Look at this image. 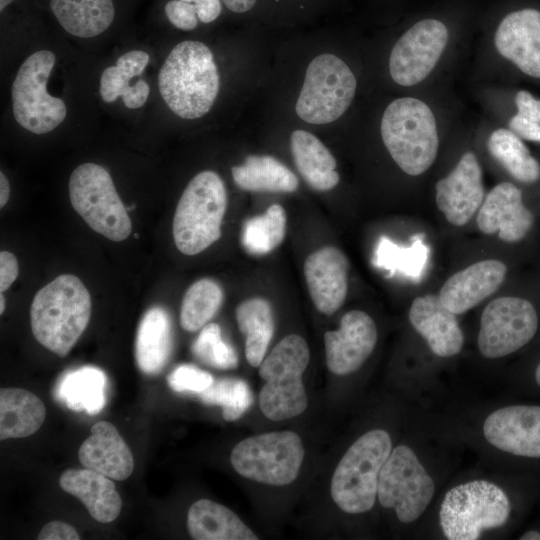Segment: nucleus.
Wrapping results in <instances>:
<instances>
[{"label": "nucleus", "mask_w": 540, "mask_h": 540, "mask_svg": "<svg viewBox=\"0 0 540 540\" xmlns=\"http://www.w3.org/2000/svg\"><path fill=\"white\" fill-rule=\"evenodd\" d=\"M158 87L169 109L183 119H197L212 108L220 77L210 48L196 40L178 43L158 74Z\"/></svg>", "instance_id": "nucleus-1"}, {"label": "nucleus", "mask_w": 540, "mask_h": 540, "mask_svg": "<svg viewBox=\"0 0 540 540\" xmlns=\"http://www.w3.org/2000/svg\"><path fill=\"white\" fill-rule=\"evenodd\" d=\"M90 315L87 288L78 277L63 274L34 296L30 308L32 332L41 345L64 357L85 331Z\"/></svg>", "instance_id": "nucleus-2"}, {"label": "nucleus", "mask_w": 540, "mask_h": 540, "mask_svg": "<svg viewBox=\"0 0 540 540\" xmlns=\"http://www.w3.org/2000/svg\"><path fill=\"white\" fill-rule=\"evenodd\" d=\"M380 130L386 149L406 174L418 176L435 161L436 120L423 101L411 97L392 101L383 113Z\"/></svg>", "instance_id": "nucleus-3"}, {"label": "nucleus", "mask_w": 540, "mask_h": 540, "mask_svg": "<svg viewBox=\"0 0 540 540\" xmlns=\"http://www.w3.org/2000/svg\"><path fill=\"white\" fill-rule=\"evenodd\" d=\"M391 450L390 434L383 429L365 432L348 448L330 486L331 497L343 512L362 514L373 508L380 470Z\"/></svg>", "instance_id": "nucleus-4"}, {"label": "nucleus", "mask_w": 540, "mask_h": 540, "mask_svg": "<svg viewBox=\"0 0 540 540\" xmlns=\"http://www.w3.org/2000/svg\"><path fill=\"white\" fill-rule=\"evenodd\" d=\"M226 208L227 192L221 177L211 170L196 174L184 189L173 218L178 250L195 255L216 242Z\"/></svg>", "instance_id": "nucleus-5"}, {"label": "nucleus", "mask_w": 540, "mask_h": 540, "mask_svg": "<svg viewBox=\"0 0 540 540\" xmlns=\"http://www.w3.org/2000/svg\"><path fill=\"white\" fill-rule=\"evenodd\" d=\"M310 360L306 341L297 334L285 336L259 365L265 381L259 395L260 409L272 421L300 415L308 405L302 375Z\"/></svg>", "instance_id": "nucleus-6"}, {"label": "nucleus", "mask_w": 540, "mask_h": 540, "mask_svg": "<svg viewBox=\"0 0 540 540\" xmlns=\"http://www.w3.org/2000/svg\"><path fill=\"white\" fill-rule=\"evenodd\" d=\"M509 498L497 484L483 479L449 489L440 505L439 523L448 540H475L486 530L506 524Z\"/></svg>", "instance_id": "nucleus-7"}, {"label": "nucleus", "mask_w": 540, "mask_h": 540, "mask_svg": "<svg viewBox=\"0 0 540 540\" xmlns=\"http://www.w3.org/2000/svg\"><path fill=\"white\" fill-rule=\"evenodd\" d=\"M69 197L74 210L95 232L115 242L130 235L127 208L101 165L84 163L76 167L69 179Z\"/></svg>", "instance_id": "nucleus-8"}, {"label": "nucleus", "mask_w": 540, "mask_h": 540, "mask_svg": "<svg viewBox=\"0 0 540 540\" xmlns=\"http://www.w3.org/2000/svg\"><path fill=\"white\" fill-rule=\"evenodd\" d=\"M356 78L338 56L323 53L309 63L295 104L296 114L310 124H328L339 119L355 96Z\"/></svg>", "instance_id": "nucleus-9"}, {"label": "nucleus", "mask_w": 540, "mask_h": 540, "mask_svg": "<svg viewBox=\"0 0 540 540\" xmlns=\"http://www.w3.org/2000/svg\"><path fill=\"white\" fill-rule=\"evenodd\" d=\"M301 438L293 431H275L248 437L232 450L230 461L244 478L285 486L298 476L304 459Z\"/></svg>", "instance_id": "nucleus-10"}, {"label": "nucleus", "mask_w": 540, "mask_h": 540, "mask_svg": "<svg viewBox=\"0 0 540 540\" xmlns=\"http://www.w3.org/2000/svg\"><path fill=\"white\" fill-rule=\"evenodd\" d=\"M435 494V483L416 452L408 445L392 448L378 479L377 499L392 509L401 523L418 520Z\"/></svg>", "instance_id": "nucleus-11"}, {"label": "nucleus", "mask_w": 540, "mask_h": 540, "mask_svg": "<svg viewBox=\"0 0 540 540\" xmlns=\"http://www.w3.org/2000/svg\"><path fill=\"white\" fill-rule=\"evenodd\" d=\"M56 61L49 50L31 54L20 66L11 87L12 111L16 122L34 134H45L66 118L64 101L47 92L46 86Z\"/></svg>", "instance_id": "nucleus-12"}, {"label": "nucleus", "mask_w": 540, "mask_h": 540, "mask_svg": "<svg viewBox=\"0 0 540 540\" xmlns=\"http://www.w3.org/2000/svg\"><path fill=\"white\" fill-rule=\"evenodd\" d=\"M537 328V312L528 300L498 297L482 312L477 337L479 352L488 359L505 357L528 344Z\"/></svg>", "instance_id": "nucleus-13"}, {"label": "nucleus", "mask_w": 540, "mask_h": 540, "mask_svg": "<svg viewBox=\"0 0 540 540\" xmlns=\"http://www.w3.org/2000/svg\"><path fill=\"white\" fill-rule=\"evenodd\" d=\"M449 38L447 26L426 18L412 25L397 40L389 57V72L401 86L424 80L441 57Z\"/></svg>", "instance_id": "nucleus-14"}, {"label": "nucleus", "mask_w": 540, "mask_h": 540, "mask_svg": "<svg viewBox=\"0 0 540 540\" xmlns=\"http://www.w3.org/2000/svg\"><path fill=\"white\" fill-rule=\"evenodd\" d=\"M482 434L502 452L540 458V406L512 405L496 409L484 419Z\"/></svg>", "instance_id": "nucleus-15"}, {"label": "nucleus", "mask_w": 540, "mask_h": 540, "mask_svg": "<svg viewBox=\"0 0 540 540\" xmlns=\"http://www.w3.org/2000/svg\"><path fill=\"white\" fill-rule=\"evenodd\" d=\"M377 337L376 324L366 312L345 313L339 328L324 334L328 369L340 376L355 372L373 352Z\"/></svg>", "instance_id": "nucleus-16"}, {"label": "nucleus", "mask_w": 540, "mask_h": 540, "mask_svg": "<svg viewBox=\"0 0 540 540\" xmlns=\"http://www.w3.org/2000/svg\"><path fill=\"white\" fill-rule=\"evenodd\" d=\"M436 204L447 221L467 224L485 198L482 170L475 154L464 153L451 173L436 183Z\"/></svg>", "instance_id": "nucleus-17"}, {"label": "nucleus", "mask_w": 540, "mask_h": 540, "mask_svg": "<svg viewBox=\"0 0 540 540\" xmlns=\"http://www.w3.org/2000/svg\"><path fill=\"white\" fill-rule=\"evenodd\" d=\"M494 43L523 73L540 78V9L527 6L508 12L498 24Z\"/></svg>", "instance_id": "nucleus-18"}, {"label": "nucleus", "mask_w": 540, "mask_h": 540, "mask_svg": "<svg viewBox=\"0 0 540 540\" xmlns=\"http://www.w3.org/2000/svg\"><path fill=\"white\" fill-rule=\"evenodd\" d=\"M476 221L484 234L497 233L501 240L515 243L528 234L534 216L523 204L521 190L510 182H502L485 196Z\"/></svg>", "instance_id": "nucleus-19"}, {"label": "nucleus", "mask_w": 540, "mask_h": 540, "mask_svg": "<svg viewBox=\"0 0 540 540\" xmlns=\"http://www.w3.org/2000/svg\"><path fill=\"white\" fill-rule=\"evenodd\" d=\"M303 269L315 308L325 315L335 313L348 291L349 263L345 254L333 246L322 247L306 258Z\"/></svg>", "instance_id": "nucleus-20"}, {"label": "nucleus", "mask_w": 540, "mask_h": 540, "mask_svg": "<svg viewBox=\"0 0 540 540\" xmlns=\"http://www.w3.org/2000/svg\"><path fill=\"white\" fill-rule=\"evenodd\" d=\"M506 274L507 267L500 260L478 261L450 276L438 297L451 312L463 314L494 294Z\"/></svg>", "instance_id": "nucleus-21"}, {"label": "nucleus", "mask_w": 540, "mask_h": 540, "mask_svg": "<svg viewBox=\"0 0 540 540\" xmlns=\"http://www.w3.org/2000/svg\"><path fill=\"white\" fill-rule=\"evenodd\" d=\"M408 318L436 356L448 358L462 350L464 335L456 314L441 303L438 295L426 294L415 298Z\"/></svg>", "instance_id": "nucleus-22"}, {"label": "nucleus", "mask_w": 540, "mask_h": 540, "mask_svg": "<svg viewBox=\"0 0 540 540\" xmlns=\"http://www.w3.org/2000/svg\"><path fill=\"white\" fill-rule=\"evenodd\" d=\"M78 459L83 467L99 472L110 479L122 481L133 472L132 452L116 427L99 421L81 444Z\"/></svg>", "instance_id": "nucleus-23"}, {"label": "nucleus", "mask_w": 540, "mask_h": 540, "mask_svg": "<svg viewBox=\"0 0 540 540\" xmlns=\"http://www.w3.org/2000/svg\"><path fill=\"white\" fill-rule=\"evenodd\" d=\"M62 490L77 497L93 519L101 523L115 520L122 508L121 497L109 477L94 470L68 469L60 476Z\"/></svg>", "instance_id": "nucleus-24"}, {"label": "nucleus", "mask_w": 540, "mask_h": 540, "mask_svg": "<svg viewBox=\"0 0 540 540\" xmlns=\"http://www.w3.org/2000/svg\"><path fill=\"white\" fill-rule=\"evenodd\" d=\"M149 62V55L142 50H132L121 55L115 66L107 67L100 78V96L106 103L122 97L129 109L142 107L148 99L150 88L145 80L130 84V79L140 75Z\"/></svg>", "instance_id": "nucleus-25"}, {"label": "nucleus", "mask_w": 540, "mask_h": 540, "mask_svg": "<svg viewBox=\"0 0 540 540\" xmlns=\"http://www.w3.org/2000/svg\"><path fill=\"white\" fill-rule=\"evenodd\" d=\"M290 148L298 172L311 188L328 191L339 183L336 160L315 135L302 129L294 130Z\"/></svg>", "instance_id": "nucleus-26"}, {"label": "nucleus", "mask_w": 540, "mask_h": 540, "mask_svg": "<svg viewBox=\"0 0 540 540\" xmlns=\"http://www.w3.org/2000/svg\"><path fill=\"white\" fill-rule=\"evenodd\" d=\"M172 351V328L165 309L155 306L143 315L137 330L135 358L138 368L155 375L167 364Z\"/></svg>", "instance_id": "nucleus-27"}, {"label": "nucleus", "mask_w": 540, "mask_h": 540, "mask_svg": "<svg viewBox=\"0 0 540 540\" xmlns=\"http://www.w3.org/2000/svg\"><path fill=\"white\" fill-rule=\"evenodd\" d=\"M187 528L195 540L259 539L232 510L209 499H200L190 506Z\"/></svg>", "instance_id": "nucleus-28"}, {"label": "nucleus", "mask_w": 540, "mask_h": 540, "mask_svg": "<svg viewBox=\"0 0 540 540\" xmlns=\"http://www.w3.org/2000/svg\"><path fill=\"white\" fill-rule=\"evenodd\" d=\"M49 6L62 28L80 38L102 34L115 18L113 0H50Z\"/></svg>", "instance_id": "nucleus-29"}, {"label": "nucleus", "mask_w": 540, "mask_h": 540, "mask_svg": "<svg viewBox=\"0 0 540 540\" xmlns=\"http://www.w3.org/2000/svg\"><path fill=\"white\" fill-rule=\"evenodd\" d=\"M45 415V406L34 393L22 388L0 390V440L34 434Z\"/></svg>", "instance_id": "nucleus-30"}, {"label": "nucleus", "mask_w": 540, "mask_h": 540, "mask_svg": "<svg viewBox=\"0 0 540 540\" xmlns=\"http://www.w3.org/2000/svg\"><path fill=\"white\" fill-rule=\"evenodd\" d=\"M235 184L247 191L291 193L297 190V176L283 163L268 155H250L242 165L233 166Z\"/></svg>", "instance_id": "nucleus-31"}, {"label": "nucleus", "mask_w": 540, "mask_h": 540, "mask_svg": "<svg viewBox=\"0 0 540 540\" xmlns=\"http://www.w3.org/2000/svg\"><path fill=\"white\" fill-rule=\"evenodd\" d=\"M236 321L245 336V355L252 367H259L274 334V316L270 303L261 297L241 302L235 311Z\"/></svg>", "instance_id": "nucleus-32"}, {"label": "nucleus", "mask_w": 540, "mask_h": 540, "mask_svg": "<svg viewBox=\"0 0 540 540\" xmlns=\"http://www.w3.org/2000/svg\"><path fill=\"white\" fill-rule=\"evenodd\" d=\"M105 385V374L96 367L86 366L67 373L58 385L57 394L68 408L94 415L105 404Z\"/></svg>", "instance_id": "nucleus-33"}, {"label": "nucleus", "mask_w": 540, "mask_h": 540, "mask_svg": "<svg viewBox=\"0 0 540 540\" xmlns=\"http://www.w3.org/2000/svg\"><path fill=\"white\" fill-rule=\"evenodd\" d=\"M490 154L516 180L533 183L540 177V165L513 131L500 128L492 132L487 142Z\"/></svg>", "instance_id": "nucleus-34"}, {"label": "nucleus", "mask_w": 540, "mask_h": 540, "mask_svg": "<svg viewBox=\"0 0 540 540\" xmlns=\"http://www.w3.org/2000/svg\"><path fill=\"white\" fill-rule=\"evenodd\" d=\"M221 287L208 278L194 282L186 291L180 309V325L189 332L202 329L219 310Z\"/></svg>", "instance_id": "nucleus-35"}, {"label": "nucleus", "mask_w": 540, "mask_h": 540, "mask_svg": "<svg viewBox=\"0 0 540 540\" xmlns=\"http://www.w3.org/2000/svg\"><path fill=\"white\" fill-rule=\"evenodd\" d=\"M286 233V214L283 207L273 204L266 211L245 221L242 244L254 255H265L283 241Z\"/></svg>", "instance_id": "nucleus-36"}, {"label": "nucleus", "mask_w": 540, "mask_h": 540, "mask_svg": "<svg viewBox=\"0 0 540 540\" xmlns=\"http://www.w3.org/2000/svg\"><path fill=\"white\" fill-rule=\"evenodd\" d=\"M198 397L206 405L221 406L222 416L229 422L239 419L253 403L249 385L238 378L214 380Z\"/></svg>", "instance_id": "nucleus-37"}, {"label": "nucleus", "mask_w": 540, "mask_h": 540, "mask_svg": "<svg viewBox=\"0 0 540 540\" xmlns=\"http://www.w3.org/2000/svg\"><path fill=\"white\" fill-rule=\"evenodd\" d=\"M426 257L425 245L418 239L407 248L381 237L375 250L374 263L388 271H398L415 278L421 275Z\"/></svg>", "instance_id": "nucleus-38"}, {"label": "nucleus", "mask_w": 540, "mask_h": 540, "mask_svg": "<svg viewBox=\"0 0 540 540\" xmlns=\"http://www.w3.org/2000/svg\"><path fill=\"white\" fill-rule=\"evenodd\" d=\"M193 355L202 363L222 370L235 369L238 355L222 337L217 323H208L191 346Z\"/></svg>", "instance_id": "nucleus-39"}, {"label": "nucleus", "mask_w": 540, "mask_h": 540, "mask_svg": "<svg viewBox=\"0 0 540 540\" xmlns=\"http://www.w3.org/2000/svg\"><path fill=\"white\" fill-rule=\"evenodd\" d=\"M223 5L230 12L237 15L265 14L262 10H282L284 13H293L291 10L304 9L306 6L312 7L313 0H221ZM273 14V12L271 11Z\"/></svg>", "instance_id": "nucleus-40"}, {"label": "nucleus", "mask_w": 540, "mask_h": 540, "mask_svg": "<svg viewBox=\"0 0 540 540\" xmlns=\"http://www.w3.org/2000/svg\"><path fill=\"white\" fill-rule=\"evenodd\" d=\"M213 376L191 364L176 367L167 377L169 387L175 392L199 394L212 383Z\"/></svg>", "instance_id": "nucleus-41"}, {"label": "nucleus", "mask_w": 540, "mask_h": 540, "mask_svg": "<svg viewBox=\"0 0 540 540\" xmlns=\"http://www.w3.org/2000/svg\"><path fill=\"white\" fill-rule=\"evenodd\" d=\"M164 12L169 22L180 30H194L200 22L197 7L193 2L169 0L165 4Z\"/></svg>", "instance_id": "nucleus-42"}, {"label": "nucleus", "mask_w": 540, "mask_h": 540, "mask_svg": "<svg viewBox=\"0 0 540 540\" xmlns=\"http://www.w3.org/2000/svg\"><path fill=\"white\" fill-rule=\"evenodd\" d=\"M38 540H79L80 535L77 530L62 521H51L47 523L37 537Z\"/></svg>", "instance_id": "nucleus-43"}, {"label": "nucleus", "mask_w": 540, "mask_h": 540, "mask_svg": "<svg viewBox=\"0 0 540 540\" xmlns=\"http://www.w3.org/2000/svg\"><path fill=\"white\" fill-rule=\"evenodd\" d=\"M515 103L518 114L540 126V100L535 99L529 92L521 90L515 95Z\"/></svg>", "instance_id": "nucleus-44"}, {"label": "nucleus", "mask_w": 540, "mask_h": 540, "mask_svg": "<svg viewBox=\"0 0 540 540\" xmlns=\"http://www.w3.org/2000/svg\"><path fill=\"white\" fill-rule=\"evenodd\" d=\"M19 273L18 261L14 254L8 251L0 253V291L7 290L16 280Z\"/></svg>", "instance_id": "nucleus-45"}, {"label": "nucleus", "mask_w": 540, "mask_h": 540, "mask_svg": "<svg viewBox=\"0 0 540 540\" xmlns=\"http://www.w3.org/2000/svg\"><path fill=\"white\" fill-rule=\"evenodd\" d=\"M509 127L520 138L540 142V126L529 122L518 113L510 119Z\"/></svg>", "instance_id": "nucleus-46"}, {"label": "nucleus", "mask_w": 540, "mask_h": 540, "mask_svg": "<svg viewBox=\"0 0 540 540\" xmlns=\"http://www.w3.org/2000/svg\"><path fill=\"white\" fill-rule=\"evenodd\" d=\"M193 2L198 11V19L203 24H209L219 18L223 10L221 0H183Z\"/></svg>", "instance_id": "nucleus-47"}, {"label": "nucleus", "mask_w": 540, "mask_h": 540, "mask_svg": "<svg viewBox=\"0 0 540 540\" xmlns=\"http://www.w3.org/2000/svg\"><path fill=\"white\" fill-rule=\"evenodd\" d=\"M10 197V185L3 172L0 173V207L3 208Z\"/></svg>", "instance_id": "nucleus-48"}, {"label": "nucleus", "mask_w": 540, "mask_h": 540, "mask_svg": "<svg viewBox=\"0 0 540 540\" xmlns=\"http://www.w3.org/2000/svg\"><path fill=\"white\" fill-rule=\"evenodd\" d=\"M521 540H540V533L538 531H528L524 533L521 537Z\"/></svg>", "instance_id": "nucleus-49"}, {"label": "nucleus", "mask_w": 540, "mask_h": 540, "mask_svg": "<svg viewBox=\"0 0 540 540\" xmlns=\"http://www.w3.org/2000/svg\"><path fill=\"white\" fill-rule=\"evenodd\" d=\"M14 0H0V10L3 11L8 5H10Z\"/></svg>", "instance_id": "nucleus-50"}, {"label": "nucleus", "mask_w": 540, "mask_h": 540, "mask_svg": "<svg viewBox=\"0 0 540 540\" xmlns=\"http://www.w3.org/2000/svg\"><path fill=\"white\" fill-rule=\"evenodd\" d=\"M5 310V298L3 294L0 295V313L2 314Z\"/></svg>", "instance_id": "nucleus-51"}, {"label": "nucleus", "mask_w": 540, "mask_h": 540, "mask_svg": "<svg viewBox=\"0 0 540 540\" xmlns=\"http://www.w3.org/2000/svg\"><path fill=\"white\" fill-rule=\"evenodd\" d=\"M535 380L537 384L540 386V363L538 364L536 371H535Z\"/></svg>", "instance_id": "nucleus-52"}]
</instances>
